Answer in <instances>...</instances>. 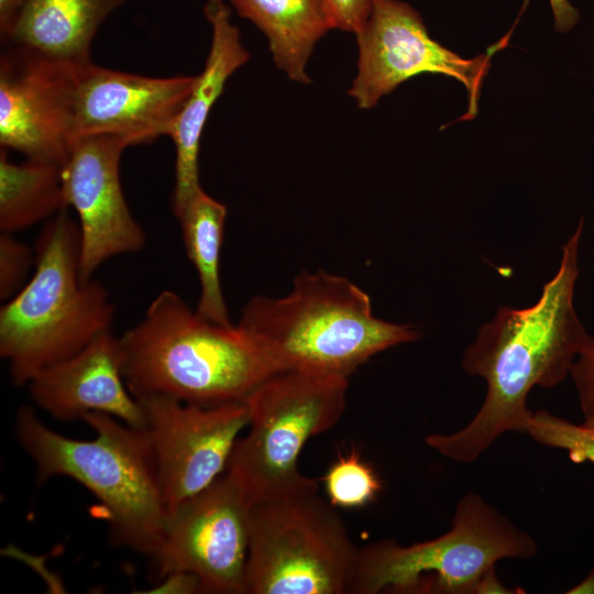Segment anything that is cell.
I'll return each instance as SVG.
<instances>
[{
  "mask_svg": "<svg viewBox=\"0 0 594 594\" xmlns=\"http://www.w3.org/2000/svg\"><path fill=\"white\" fill-rule=\"evenodd\" d=\"M120 342L124 381L136 399L167 397L200 406L245 402L279 373L239 322L207 320L170 289L155 296Z\"/></svg>",
  "mask_w": 594,
  "mask_h": 594,
  "instance_id": "7a4b0ae2",
  "label": "cell"
},
{
  "mask_svg": "<svg viewBox=\"0 0 594 594\" xmlns=\"http://www.w3.org/2000/svg\"><path fill=\"white\" fill-rule=\"evenodd\" d=\"M125 0H23L9 28L7 46L57 63H90L92 40L103 21Z\"/></svg>",
  "mask_w": 594,
  "mask_h": 594,
  "instance_id": "e0dca14e",
  "label": "cell"
},
{
  "mask_svg": "<svg viewBox=\"0 0 594 594\" xmlns=\"http://www.w3.org/2000/svg\"><path fill=\"white\" fill-rule=\"evenodd\" d=\"M129 146L117 135L82 136L73 142L62 166L66 202L78 217L85 280L109 258L136 253L146 244L121 187L120 158Z\"/></svg>",
  "mask_w": 594,
  "mask_h": 594,
  "instance_id": "7c38bea8",
  "label": "cell"
},
{
  "mask_svg": "<svg viewBox=\"0 0 594 594\" xmlns=\"http://www.w3.org/2000/svg\"><path fill=\"white\" fill-rule=\"evenodd\" d=\"M537 551L531 535L469 492L457 503L446 534L409 546L383 539L359 548L348 593L473 594L499 560L528 559Z\"/></svg>",
  "mask_w": 594,
  "mask_h": 594,
  "instance_id": "8992f818",
  "label": "cell"
},
{
  "mask_svg": "<svg viewBox=\"0 0 594 594\" xmlns=\"http://www.w3.org/2000/svg\"><path fill=\"white\" fill-rule=\"evenodd\" d=\"M197 77H147L92 62L79 66L72 90L73 142L108 134L133 146L169 136Z\"/></svg>",
  "mask_w": 594,
  "mask_h": 594,
  "instance_id": "4fadbf2b",
  "label": "cell"
},
{
  "mask_svg": "<svg viewBox=\"0 0 594 594\" xmlns=\"http://www.w3.org/2000/svg\"><path fill=\"white\" fill-rule=\"evenodd\" d=\"M582 231L583 219L561 248L559 268L538 301L522 309L499 307L465 349L464 371L484 378L487 392L463 428L426 437L427 446L444 458L470 463L504 433H525L532 414L527 406L530 391L562 383L593 339L574 308Z\"/></svg>",
  "mask_w": 594,
  "mask_h": 594,
  "instance_id": "6da1fadb",
  "label": "cell"
},
{
  "mask_svg": "<svg viewBox=\"0 0 594 594\" xmlns=\"http://www.w3.org/2000/svg\"><path fill=\"white\" fill-rule=\"evenodd\" d=\"M80 244L79 224L67 209L47 220L31 278L0 308V355L15 386L112 330L116 306L101 282L81 278Z\"/></svg>",
  "mask_w": 594,
  "mask_h": 594,
  "instance_id": "5b68a950",
  "label": "cell"
},
{
  "mask_svg": "<svg viewBox=\"0 0 594 594\" xmlns=\"http://www.w3.org/2000/svg\"><path fill=\"white\" fill-rule=\"evenodd\" d=\"M322 482L328 502L336 508L365 507L382 490L374 468L355 449L340 453L326 471Z\"/></svg>",
  "mask_w": 594,
  "mask_h": 594,
  "instance_id": "44dd1931",
  "label": "cell"
},
{
  "mask_svg": "<svg viewBox=\"0 0 594 594\" xmlns=\"http://www.w3.org/2000/svg\"><path fill=\"white\" fill-rule=\"evenodd\" d=\"M79 66L8 46L0 58V144L63 166L72 144V90Z\"/></svg>",
  "mask_w": 594,
  "mask_h": 594,
  "instance_id": "5bb4252c",
  "label": "cell"
},
{
  "mask_svg": "<svg viewBox=\"0 0 594 594\" xmlns=\"http://www.w3.org/2000/svg\"><path fill=\"white\" fill-rule=\"evenodd\" d=\"M279 372L348 380L373 355L420 331L374 316L370 296L346 277L301 272L278 298L255 296L238 321Z\"/></svg>",
  "mask_w": 594,
  "mask_h": 594,
  "instance_id": "3957f363",
  "label": "cell"
},
{
  "mask_svg": "<svg viewBox=\"0 0 594 594\" xmlns=\"http://www.w3.org/2000/svg\"><path fill=\"white\" fill-rule=\"evenodd\" d=\"M145 411L167 515L227 469L240 432L248 427L245 402L200 406L167 397L138 399Z\"/></svg>",
  "mask_w": 594,
  "mask_h": 594,
  "instance_id": "8fae6325",
  "label": "cell"
},
{
  "mask_svg": "<svg viewBox=\"0 0 594 594\" xmlns=\"http://www.w3.org/2000/svg\"><path fill=\"white\" fill-rule=\"evenodd\" d=\"M568 594H594V568L576 585L566 591Z\"/></svg>",
  "mask_w": 594,
  "mask_h": 594,
  "instance_id": "f1b7e54d",
  "label": "cell"
},
{
  "mask_svg": "<svg viewBox=\"0 0 594 594\" xmlns=\"http://www.w3.org/2000/svg\"><path fill=\"white\" fill-rule=\"evenodd\" d=\"M348 380L279 372L245 400L248 432L239 438L226 474L250 506L289 494L316 492L298 468L308 440L332 428L346 406Z\"/></svg>",
  "mask_w": 594,
  "mask_h": 594,
  "instance_id": "52a82bcc",
  "label": "cell"
},
{
  "mask_svg": "<svg viewBox=\"0 0 594 594\" xmlns=\"http://www.w3.org/2000/svg\"><path fill=\"white\" fill-rule=\"evenodd\" d=\"M237 13L266 36L273 59L292 80L309 84L307 63L317 42L333 30L319 0H230Z\"/></svg>",
  "mask_w": 594,
  "mask_h": 594,
  "instance_id": "ac0fdd59",
  "label": "cell"
},
{
  "mask_svg": "<svg viewBox=\"0 0 594 594\" xmlns=\"http://www.w3.org/2000/svg\"><path fill=\"white\" fill-rule=\"evenodd\" d=\"M536 442L562 449L573 462H590L594 466V428L576 425L546 410L532 411L526 428Z\"/></svg>",
  "mask_w": 594,
  "mask_h": 594,
  "instance_id": "7402d4cb",
  "label": "cell"
},
{
  "mask_svg": "<svg viewBox=\"0 0 594 594\" xmlns=\"http://www.w3.org/2000/svg\"><path fill=\"white\" fill-rule=\"evenodd\" d=\"M23 0H0V34L9 28Z\"/></svg>",
  "mask_w": 594,
  "mask_h": 594,
  "instance_id": "83f0119b",
  "label": "cell"
},
{
  "mask_svg": "<svg viewBox=\"0 0 594 594\" xmlns=\"http://www.w3.org/2000/svg\"><path fill=\"white\" fill-rule=\"evenodd\" d=\"M35 251L13 233L0 234V299L8 301L26 284Z\"/></svg>",
  "mask_w": 594,
  "mask_h": 594,
  "instance_id": "603a6c76",
  "label": "cell"
},
{
  "mask_svg": "<svg viewBox=\"0 0 594 594\" xmlns=\"http://www.w3.org/2000/svg\"><path fill=\"white\" fill-rule=\"evenodd\" d=\"M570 376L573 380L584 420L594 417V338L575 360Z\"/></svg>",
  "mask_w": 594,
  "mask_h": 594,
  "instance_id": "d4e9b609",
  "label": "cell"
},
{
  "mask_svg": "<svg viewBox=\"0 0 594 594\" xmlns=\"http://www.w3.org/2000/svg\"><path fill=\"white\" fill-rule=\"evenodd\" d=\"M583 424H584L585 426H588V427H591V428H594V417L591 418V419L584 420Z\"/></svg>",
  "mask_w": 594,
  "mask_h": 594,
  "instance_id": "f546056e",
  "label": "cell"
},
{
  "mask_svg": "<svg viewBox=\"0 0 594 594\" xmlns=\"http://www.w3.org/2000/svg\"><path fill=\"white\" fill-rule=\"evenodd\" d=\"M227 207L201 189L177 217L188 260L200 284L196 311L212 322L232 324L220 283V251Z\"/></svg>",
  "mask_w": 594,
  "mask_h": 594,
  "instance_id": "d6986e66",
  "label": "cell"
},
{
  "mask_svg": "<svg viewBox=\"0 0 594 594\" xmlns=\"http://www.w3.org/2000/svg\"><path fill=\"white\" fill-rule=\"evenodd\" d=\"M66 209L62 166L30 158L14 163L1 147V232L14 234Z\"/></svg>",
  "mask_w": 594,
  "mask_h": 594,
  "instance_id": "ffe728a7",
  "label": "cell"
},
{
  "mask_svg": "<svg viewBox=\"0 0 594 594\" xmlns=\"http://www.w3.org/2000/svg\"><path fill=\"white\" fill-rule=\"evenodd\" d=\"M518 587H507L497 579L495 566L487 570L476 582L473 594H519L525 593Z\"/></svg>",
  "mask_w": 594,
  "mask_h": 594,
  "instance_id": "4316f807",
  "label": "cell"
},
{
  "mask_svg": "<svg viewBox=\"0 0 594 594\" xmlns=\"http://www.w3.org/2000/svg\"><path fill=\"white\" fill-rule=\"evenodd\" d=\"M317 492L251 506L244 594L348 593L359 548Z\"/></svg>",
  "mask_w": 594,
  "mask_h": 594,
  "instance_id": "ba28073f",
  "label": "cell"
},
{
  "mask_svg": "<svg viewBox=\"0 0 594 594\" xmlns=\"http://www.w3.org/2000/svg\"><path fill=\"white\" fill-rule=\"evenodd\" d=\"M333 29L358 33L369 19L374 0H319Z\"/></svg>",
  "mask_w": 594,
  "mask_h": 594,
  "instance_id": "cb8c5ba5",
  "label": "cell"
},
{
  "mask_svg": "<svg viewBox=\"0 0 594 594\" xmlns=\"http://www.w3.org/2000/svg\"><path fill=\"white\" fill-rule=\"evenodd\" d=\"M26 386L32 400L56 419L72 421L102 413L134 428L146 427L144 408L125 384L120 337L112 330L45 367Z\"/></svg>",
  "mask_w": 594,
  "mask_h": 594,
  "instance_id": "9a60e30c",
  "label": "cell"
},
{
  "mask_svg": "<svg viewBox=\"0 0 594 594\" xmlns=\"http://www.w3.org/2000/svg\"><path fill=\"white\" fill-rule=\"evenodd\" d=\"M552 15L553 29L564 33L572 30L580 20V13L569 0H549Z\"/></svg>",
  "mask_w": 594,
  "mask_h": 594,
  "instance_id": "484cf974",
  "label": "cell"
},
{
  "mask_svg": "<svg viewBox=\"0 0 594 594\" xmlns=\"http://www.w3.org/2000/svg\"><path fill=\"white\" fill-rule=\"evenodd\" d=\"M81 420L95 430V439L62 436L31 407L19 409L16 436L36 466L38 483L53 476L77 481L107 509L111 540L152 558L167 513L145 429L102 413L86 414Z\"/></svg>",
  "mask_w": 594,
  "mask_h": 594,
  "instance_id": "277c9868",
  "label": "cell"
},
{
  "mask_svg": "<svg viewBox=\"0 0 594 594\" xmlns=\"http://www.w3.org/2000/svg\"><path fill=\"white\" fill-rule=\"evenodd\" d=\"M250 504L226 473L166 516L151 558L157 576L186 573L201 593L244 594Z\"/></svg>",
  "mask_w": 594,
  "mask_h": 594,
  "instance_id": "9c48e42d",
  "label": "cell"
},
{
  "mask_svg": "<svg viewBox=\"0 0 594 594\" xmlns=\"http://www.w3.org/2000/svg\"><path fill=\"white\" fill-rule=\"evenodd\" d=\"M204 14L212 30L209 54L169 135L176 148L172 195V211L176 218L202 189L199 183V148L210 110L229 77L250 58L238 26L231 22V9L223 0H207Z\"/></svg>",
  "mask_w": 594,
  "mask_h": 594,
  "instance_id": "2e32d148",
  "label": "cell"
},
{
  "mask_svg": "<svg viewBox=\"0 0 594 594\" xmlns=\"http://www.w3.org/2000/svg\"><path fill=\"white\" fill-rule=\"evenodd\" d=\"M358 72L349 89L360 109L375 107L407 79L441 74L468 90L466 119L477 112V99L492 54L463 58L430 37L421 15L399 0H374L369 19L355 33Z\"/></svg>",
  "mask_w": 594,
  "mask_h": 594,
  "instance_id": "30bf717a",
  "label": "cell"
}]
</instances>
